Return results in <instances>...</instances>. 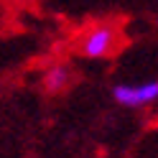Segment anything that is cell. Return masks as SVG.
Masks as SVG:
<instances>
[{"instance_id":"6da1fadb","label":"cell","mask_w":158,"mask_h":158,"mask_svg":"<svg viewBox=\"0 0 158 158\" xmlns=\"http://www.w3.org/2000/svg\"><path fill=\"white\" fill-rule=\"evenodd\" d=\"M117 46H120V31H117V26L97 23V26H89L79 36L77 51L84 59H107L117 51Z\"/></svg>"},{"instance_id":"7a4b0ae2","label":"cell","mask_w":158,"mask_h":158,"mask_svg":"<svg viewBox=\"0 0 158 158\" xmlns=\"http://www.w3.org/2000/svg\"><path fill=\"white\" fill-rule=\"evenodd\" d=\"M112 97L123 107H145L158 100V79H145L138 84H115Z\"/></svg>"},{"instance_id":"3957f363","label":"cell","mask_w":158,"mask_h":158,"mask_svg":"<svg viewBox=\"0 0 158 158\" xmlns=\"http://www.w3.org/2000/svg\"><path fill=\"white\" fill-rule=\"evenodd\" d=\"M72 79H74V72H72V66L69 64H51L44 72V79H41V84H44V89L48 94H59V92H64L69 84H72Z\"/></svg>"}]
</instances>
